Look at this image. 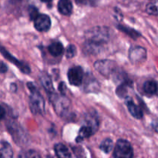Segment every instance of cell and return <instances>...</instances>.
Returning <instances> with one entry per match:
<instances>
[{
    "label": "cell",
    "instance_id": "ffe728a7",
    "mask_svg": "<svg viewBox=\"0 0 158 158\" xmlns=\"http://www.w3.org/2000/svg\"><path fill=\"white\" fill-rule=\"evenodd\" d=\"M146 11L148 14L153 15H158V0L149 3L147 6Z\"/></svg>",
    "mask_w": 158,
    "mask_h": 158
},
{
    "label": "cell",
    "instance_id": "603a6c76",
    "mask_svg": "<svg viewBox=\"0 0 158 158\" xmlns=\"http://www.w3.org/2000/svg\"><path fill=\"white\" fill-rule=\"evenodd\" d=\"M29 16H30L31 20H34L39 15V12L38 9H36L34 6H30L29 9Z\"/></svg>",
    "mask_w": 158,
    "mask_h": 158
},
{
    "label": "cell",
    "instance_id": "83f0119b",
    "mask_svg": "<svg viewBox=\"0 0 158 158\" xmlns=\"http://www.w3.org/2000/svg\"><path fill=\"white\" fill-rule=\"evenodd\" d=\"M153 128H154L157 132H158V119H157V120H155L153 122Z\"/></svg>",
    "mask_w": 158,
    "mask_h": 158
},
{
    "label": "cell",
    "instance_id": "5b68a950",
    "mask_svg": "<svg viewBox=\"0 0 158 158\" xmlns=\"http://www.w3.org/2000/svg\"><path fill=\"white\" fill-rule=\"evenodd\" d=\"M95 69L105 77H110L117 72V63L110 60H98L94 63Z\"/></svg>",
    "mask_w": 158,
    "mask_h": 158
},
{
    "label": "cell",
    "instance_id": "ba28073f",
    "mask_svg": "<svg viewBox=\"0 0 158 158\" xmlns=\"http://www.w3.org/2000/svg\"><path fill=\"white\" fill-rule=\"evenodd\" d=\"M0 52H1V54L5 57V58L7 59L9 62L13 63L14 65H15V66H16L23 73H30V68H29V66H28L27 64H26V63H23V62L19 61V60H17L16 58H15L13 56L11 55V54L2 46H0Z\"/></svg>",
    "mask_w": 158,
    "mask_h": 158
},
{
    "label": "cell",
    "instance_id": "e0dca14e",
    "mask_svg": "<svg viewBox=\"0 0 158 158\" xmlns=\"http://www.w3.org/2000/svg\"><path fill=\"white\" fill-rule=\"evenodd\" d=\"M94 133L95 132H94V131L93 130V128L90 127L89 126H88V125L82 127L81 129L79 131V134L78 137H77V141H81L83 139L88 138V137H90L91 135H93Z\"/></svg>",
    "mask_w": 158,
    "mask_h": 158
},
{
    "label": "cell",
    "instance_id": "d6986e66",
    "mask_svg": "<svg viewBox=\"0 0 158 158\" xmlns=\"http://www.w3.org/2000/svg\"><path fill=\"white\" fill-rule=\"evenodd\" d=\"M113 148H114V142L110 138H106L103 140L100 146V150L104 153H106V154H109L110 152H111Z\"/></svg>",
    "mask_w": 158,
    "mask_h": 158
},
{
    "label": "cell",
    "instance_id": "9c48e42d",
    "mask_svg": "<svg viewBox=\"0 0 158 158\" xmlns=\"http://www.w3.org/2000/svg\"><path fill=\"white\" fill-rule=\"evenodd\" d=\"M34 26L40 32H46L51 26V19L46 14H39L34 19Z\"/></svg>",
    "mask_w": 158,
    "mask_h": 158
},
{
    "label": "cell",
    "instance_id": "44dd1931",
    "mask_svg": "<svg viewBox=\"0 0 158 158\" xmlns=\"http://www.w3.org/2000/svg\"><path fill=\"white\" fill-rule=\"evenodd\" d=\"M118 28L120 30L126 32L127 34H128L129 35H131V36L133 37V38H137V37L140 36V34L139 33V32H137V31L134 30V29H131V28L125 27V26H118Z\"/></svg>",
    "mask_w": 158,
    "mask_h": 158
},
{
    "label": "cell",
    "instance_id": "52a82bcc",
    "mask_svg": "<svg viewBox=\"0 0 158 158\" xmlns=\"http://www.w3.org/2000/svg\"><path fill=\"white\" fill-rule=\"evenodd\" d=\"M68 80L69 83L73 86H80L82 84L83 80V70L80 66H74L70 68L68 71Z\"/></svg>",
    "mask_w": 158,
    "mask_h": 158
},
{
    "label": "cell",
    "instance_id": "7402d4cb",
    "mask_svg": "<svg viewBox=\"0 0 158 158\" xmlns=\"http://www.w3.org/2000/svg\"><path fill=\"white\" fill-rule=\"evenodd\" d=\"M77 54V48L74 45H69L68 46V47L66 48V56L68 59H70L74 57Z\"/></svg>",
    "mask_w": 158,
    "mask_h": 158
},
{
    "label": "cell",
    "instance_id": "8fae6325",
    "mask_svg": "<svg viewBox=\"0 0 158 158\" xmlns=\"http://www.w3.org/2000/svg\"><path fill=\"white\" fill-rule=\"evenodd\" d=\"M58 10L62 15H70L73 12V4L71 0H60L58 2Z\"/></svg>",
    "mask_w": 158,
    "mask_h": 158
},
{
    "label": "cell",
    "instance_id": "cb8c5ba5",
    "mask_svg": "<svg viewBox=\"0 0 158 158\" xmlns=\"http://www.w3.org/2000/svg\"><path fill=\"white\" fill-rule=\"evenodd\" d=\"M77 4L80 5H85V6H87V5H94L97 2V0H75Z\"/></svg>",
    "mask_w": 158,
    "mask_h": 158
},
{
    "label": "cell",
    "instance_id": "5bb4252c",
    "mask_svg": "<svg viewBox=\"0 0 158 158\" xmlns=\"http://www.w3.org/2000/svg\"><path fill=\"white\" fill-rule=\"evenodd\" d=\"M13 157V151L8 142L0 141V158H11Z\"/></svg>",
    "mask_w": 158,
    "mask_h": 158
},
{
    "label": "cell",
    "instance_id": "d4e9b609",
    "mask_svg": "<svg viewBox=\"0 0 158 158\" xmlns=\"http://www.w3.org/2000/svg\"><path fill=\"white\" fill-rule=\"evenodd\" d=\"M25 157H40V154H37L35 151H28V152H26V154L25 155Z\"/></svg>",
    "mask_w": 158,
    "mask_h": 158
},
{
    "label": "cell",
    "instance_id": "30bf717a",
    "mask_svg": "<svg viewBox=\"0 0 158 158\" xmlns=\"http://www.w3.org/2000/svg\"><path fill=\"white\" fill-rule=\"evenodd\" d=\"M126 103L128 110L133 117H135L136 119H141L143 117V111H142L141 108L135 104L132 99H131L130 97H127Z\"/></svg>",
    "mask_w": 158,
    "mask_h": 158
},
{
    "label": "cell",
    "instance_id": "f1b7e54d",
    "mask_svg": "<svg viewBox=\"0 0 158 158\" xmlns=\"http://www.w3.org/2000/svg\"><path fill=\"white\" fill-rule=\"evenodd\" d=\"M42 2H46V3H49V2H51L52 1V0H41Z\"/></svg>",
    "mask_w": 158,
    "mask_h": 158
},
{
    "label": "cell",
    "instance_id": "4fadbf2b",
    "mask_svg": "<svg viewBox=\"0 0 158 158\" xmlns=\"http://www.w3.org/2000/svg\"><path fill=\"white\" fill-rule=\"evenodd\" d=\"M40 79L42 85H43L44 89L46 90V92L49 93V94L54 93V88L53 86H52V82L48 74H46V73H42L40 74Z\"/></svg>",
    "mask_w": 158,
    "mask_h": 158
},
{
    "label": "cell",
    "instance_id": "7c38bea8",
    "mask_svg": "<svg viewBox=\"0 0 158 158\" xmlns=\"http://www.w3.org/2000/svg\"><path fill=\"white\" fill-rule=\"evenodd\" d=\"M143 91L149 96L158 94V83L154 80H148L144 83L143 86Z\"/></svg>",
    "mask_w": 158,
    "mask_h": 158
},
{
    "label": "cell",
    "instance_id": "9a60e30c",
    "mask_svg": "<svg viewBox=\"0 0 158 158\" xmlns=\"http://www.w3.org/2000/svg\"><path fill=\"white\" fill-rule=\"evenodd\" d=\"M54 150H55L56 154L57 157L60 158H69L72 157L68 148L63 143H56L54 146Z\"/></svg>",
    "mask_w": 158,
    "mask_h": 158
},
{
    "label": "cell",
    "instance_id": "277c9868",
    "mask_svg": "<svg viewBox=\"0 0 158 158\" xmlns=\"http://www.w3.org/2000/svg\"><path fill=\"white\" fill-rule=\"evenodd\" d=\"M134 156V151L130 142L120 139L116 143L114 150V157L117 158H131Z\"/></svg>",
    "mask_w": 158,
    "mask_h": 158
},
{
    "label": "cell",
    "instance_id": "2e32d148",
    "mask_svg": "<svg viewBox=\"0 0 158 158\" xmlns=\"http://www.w3.org/2000/svg\"><path fill=\"white\" fill-rule=\"evenodd\" d=\"M48 50H49V53L53 56H59L61 55L64 51V48H63V44L60 42H54L52 44H50L48 47Z\"/></svg>",
    "mask_w": 158,
    "mask_h": 158
},
{
    "label": "cell",
    "instance_id": "4316f807",
    "mask_svg": "<svg viewBox=\"0 0 158 158\" xmlns=\"http://www.w3.org/2000/svg\"><path fill=\"white\" fill-rule=\"evenodd\" d=\"M6 116V110L2 106H0V120H2Z\"/></svg>",
    "mask_w": 158,
    "mask_h": 158
},
{
    "label": "cell",
    "instance_id": "7a4b0ae2",
    "mask_svg": "<svg viewBox=\"0 0 158 158\" xmlns=\"http://www.w3.org/2000/svg\"><path fill=\"white\" fill-rule=\"evenodd\" d=\"M27 86L31 92L29 96V107L31 111L34 114H43L45 111L44 99L32 83H28Z\"/></svg>",
    "mask_w": 158,
    "mask_h": 158
},
{
    "label": "cell",
    "instance_id": "3957f363",
    "mask_svg": "<svg viewBox=\"0 0 158 158\" xmlns=\"http://www.w3.org/2000/svg\"><path fill=\"white\" fill-rule=\"evenodd\" d=\"M50 100L52 101V105L55 111L59 116L64 117L66 114H69V108H70V100L66 97L63 95H58L55 92L49 94Z\"/></svg>",
    "mask_w": 158,
    "mask_h": 158
},
{
    "label": "cell",
    "instance_id": "6da1fadb",
    "mask_svg": "<svg viewBox=\"0 0 158 158\" xmlns=\"http://www.w3.org/2000/svg\"><path fill=\"white\" fill-rule=\"evenodd\" d=\"M85 37H86V42L102 46L109 40L110 30L108 28L97 26V27L92 28L86 31L85 33Z\"/></svg>",
    "mask_w": 158,
    "mask_h": 158
},
{
    "label": "cell",
    "instance_id": "484cf974",
    "mask_svg": "<svg viewBox=\"0 0 158 158\" xmlns=\"http://www.w3.org/2000/svg\"><path fill=\"white\" fill-rule=\"evenodd\" d=\"M7 69H8V68H7V66H6V65L5 64V63L0 62V73H6V71H7Z\"/></svg>",
    "mask_w": 158,
    "mask_h": 158
},
{
    "label": "cell",
    "instance_id": "8992f818",
    "mask_svg": "<svg viewBox=\"0 0 158 158\" xmlns=\"http://www.w3.org/2000/svg\"><path fill=\"white\" fill-rule=\"evenodd\" d=\"M129 59L133 64H140L147 59V51L142 46H134L129 51Z\"/></svg>",
    "mask_w": 158,
    "mask_h": 158
},
{
    "label": "cell",
    "instance_id": "ac0fdd59",
    "mask_svg": "<svg viewBox=\"0 0 158 158\" xmlns=\"http://www.w3.org/2000/svg\"><path fill=\"white\" fill-rule=\"evenodd\" d=\"M86 125L92 127L94 132L97 131V129H98V119H97L96 114H93L91 112L89 114H86Z\"/></svg>",
    "mask_w": 158,
    "mask_h": 158
}]
</instances>
